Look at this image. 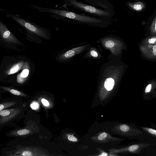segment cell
I'll return each instance as SVG.
<instances>
[{
  "label": "cell",
  "instance_id": "cell-7",
  "mask_svg": "<svg viewBox=\"0 0 156 156\" xmlns=\"http://www.w3.org/2000/svg\"><path fill=\"white\" fill-rule=\"evenodd\" d=\"M29 67L28 63L26 62H25L21 73L17 76V82L20 84L23 83L26 80L29 73Z\"/></svg>",
  "mask_w": 156,
  "mask_h": 156
},
{
  "label": "cell",
  "instance_id": "cell-22",
  "mask_svg": "<svg viewBox=\"0 0 156 156\" xmlns=\"http://www.w3.org/2000/svg\"><path fill=\"white\" fill-rule=\"evenodd\" d=\"M148 130L149 132L150 133L155 135H156V131L155 130L149 128L148 129Z\"/></svg>",
  "mask_w": 156,
  "mask_h": 156
},
{
  "label": "cell",
  "instance_id": "cell-23",
  "mask_svg": "<svg viewBox=\"0 0 156 156\" xmlns=\"http://www.w3.org/2000/svg\"><path fill=\"white\" fill-rule=\"evenodd\" d=\"M156 39L155 37L152 38L148 40V42L150 44H153L156 42Z\"/></svg>",
  "mask_w": 156,
  "mask_h": 156
},
{
  "label": "cell",
  "instance_id": "cell-10",
  "mask_svg": "<svg viewBox=\"0 0 156 156\" xmlns=\"http://www.w3.org/2000/svg\"><path fill=\"white\" fill-rule=\"evenodd\" d=\"M0 87L15 95L22 97H25L26 96V95L23 93L11 87L4 86H0Z\"/></svg>",
  "mask_w": 156,
  "mask_h": 156
},
{
  "label": "cell",
  "instance_id": "cell-14",
  "mask_svg": "<svg viewBox=\"0 0 156 156\" xmlns=\"http://www.w3.org/2000/svg\"><path fill=\"white\" fill-rule=\"evenodd\" d=\"M120 129L123 132H126L129 129V127L125 124L121 125L120 126Z\"/></svg>",
  "mask_w": 156,
  "mask_h": 156
},
{
  "label": "cell",
  "instance_id": "cell-16",
  "mask_svg": "<svg viewBox=\"0 0 156 156\" xmlns=\"http://www.w3.org/2000/svg\"><path fill=\"white\" fill-rule=\"evenodd\" d=\"M107 134L105 132L103 133L100 134L98 137L99 140H102L105 139L107 136Z\"/></svg>",
  "mask_w": 156,
  "mask_h": 156
},
{
  "label": "cell",
  "instance_id": "cell-8",
  "mask_svg": "<svg viewBox=\"0 0 156 156\" xmlns=\"http://www.w3.org/2000/svg\"><path fill=\"white\" fill-rule=\"evenodd\" d=\"M24 63V61H22L13 65L6 70V74L10 75L18 72L22 68Z\"/></svg>",
  "mask_w": 156,
  "mask_h": 156
},
{
  "label": "cell",
  "instance_id": "cell-19",
  "mask_svg": "<svg viewBox=\"0 0 156 156\" xmlns=\"http://www.w3.org/2000/svg\"><path fill=\"white\" fill-rule=\"evenodd\" d=\"M41 102L43 104L46 106H48L49 105V103L48 102L44 99H42Z\"/></svg>",
  "mask_w": 156,
  "mask_h": 156
},
{
  "label": "cell",
  "instance_id": "cell-15",
  "mask_svg": "<svg viewBox=\"0 0 156 156\" xmlns=\"http://www.w3.org/2000/svg\"><path fill=\"white\" fill-rule=\"evenodd\" d=\"M114 46V42L112 41H108L105 43V46L107 48H112Z\"/></svg>",
  "mask_w": 156,
  "mask_h": 156
},
{
  "label": "cell",
  "instance_id": "cell-6",
  "mask_svg": "<svg viewBox=\"0 0 156 156\" xmlns=\"http://www.w3.org/2000/svg\"><path fill=\"white\" fill-rule=\"evenodd\" d=\"M84 48V46H80L69 50L60 55L58 59L60 61L69 60L75 56L80 54L83 51Z\"/></svg>",
  "mask_w": 156,
  "mask_h": 156
},
{
  "label": "cell",
  "instance_id": "cell-1",
  "mask_svg": "<svg viewBox=\"0 0 156 156\" xmlns=\"http://www.w3.org/2000/svg\"><path fill=\"white\" fill-rule=\"evenodd\" d=\"M34 8L39 12L50 13L59 18H64L83 24H92L101 20L94 17L78 14L68 10L48 7L35 6Z\"/></svg>",
  "mask_w": 156,
  "mask_h": 156
},
{
  "label": "cell",
  "instance_id": "cell-20",
  "mask_svg": "<svg viewBox=\"0 0 156 156\" xmlns=\"http://www.w3.org/2000/svg\"><path fill=\"white\" fill-rule=\"evenodd\" d=\"M151 85L149 84L147 86L145 90V93L149 92L151 90Z\"/></svg>",
  "mask_w": 156,
  "mask_h": 156
},
{
  "label": "cell",
  "instance_id": "cell-13",
  "mask_svg": "<svg viewBox=\"0 0 156 156\" xmlns=\"http://www.w3.org/2000/svg\"><path fill=\"white\" fill-rule=\"evenodd\" d=\"M151 28L152 30L154 32H156V17L155 16L151 25Z\"/></svg>",
  "mask_w": 156,
  "mask_h": 156
},
{
  "label": "cell",
  "instance_id": "cell-12",
  "mask_svg": "<svg viewBox=\"0 0 156 156\" xmlns=\"http://www.w3.org/2000/svg\"><path fill=\"white\" fill-rule=\"evenodd\" d=\"M114 84V80L111 78H109L107 79L105 81L104 86L107 90L110 91L113 89Z\"/></svg>",
  "mask_w": 156,
  "mask_h": 156
},
{
  "label": "cell",
  "instance_id": "cell-2",
  "mask_svg": "<svg viewBox=\"0 0 156 156\" xmlns=\"http://www.w3.org/2000/svg\"><path fill=\"white\" fill-rule=\"evenodd\" d=\"M11 17L19 24L33 34L46 40L50 38V32L47 29L17 16H12Z\"/></svg>",
  "mask_w": 156,
  "mask_h": 156
},
{
  "label": "cell",
  "instance_id": "cell-25",
  "mask_svg": "<svg viewBox=\"0 0 156 156\" xmlns=\"http://www.w3.org/2000/svg\"><path fill=\"white\" fill-rule=\"evenodd\" d=\"M108 155V154L107 153L105 152H102L101 154H100L99 156H107Z\"/></svg>",
  "mask_w": 156,
  "mask_h": 156
},
{
  "label": "cell",
  "instance_id": "cell-3",
  "mask_svg": "<svg viewBox=\"0 0 156 156\" xmlns=\"http://www.w3.org/2000/svg\"><path fill=\"white\" fill-rule=\"evenodd\" d=\"M63 0L66 5L72 8L85 12L102 16H108L110 15L107 12L77 0Z\"/></svg>",
  "mask_w": 156,
  "mask_h": 156
},
{
  "label": "cell",
  "instance_id": "cell-21",
  "mask_svg": "<svg viewBox=\"0 0 156 156\" xmlns=\"http://www.w3.org/2000/svg\"><path fill=\"white\" fill-rule=\"evenodd\" d=\"M90 55L93 57H96L98 56L97 53L94 50H92L90 52Z\"/></svg>",
  "mask_w": 156,
  "mask_h": 156
},
{
  "label": "cell",
  "instance_id": "cell-17",
  "mask_svg": "<svg viewBox=\"0 0 156 156\" xmlns=\"http://www.w3.org/2000/svg\"><path fill=\"white\" fill-rule=\"evenodd\" d=\"M68 139L72 141L76 142L77 141V139L73 135H69L68 137Z\"/></svg>",
  "mask_w": 156,
  "mask_h": 156
},
{
  "label": "cell",
  "instance_id": "cell-5",
  "mask_svg": "<svg viewBox=\"0 0 156 156\" xmlns=\"http://www.w3.org/2000/svg\"><path fill=\"white\" fill-rule=\"evenodd\" d=\"M0 35L6 42L14 44H18L20 43L19 40L1 21H0Z\"/></svg>",
  "mask_w": 156,
  "mask_h": 156
},
{
  "label": "cell",
  "instance_id": "cell-11",
  "mask_svg": "<svg viewBox=\"0 0 156 156\" xmlns=\"http://www.w3.org/2000/svg\"><path fill=\"white\" fill-rule=\"evenodd\" d=\"M18 102L15 101H7L0 104V111L17 105Z\"/></svg>",
  "mask_w": 156,
  "mask_h": 156
},
{
  "label": "cell",
  "instance_id": "cell-4",
  "mask_svg": "<svg viewBox=\"0 0 156 156\" xmlns=\"http://www.w3.org/2000/svg\"><path fill=\"white\" fill-rule=\"evenodd\" d=\"M22 110L17 107L5 109L0 111V125L6 124L20 115Z\"/></svg>",
  "mask_w": 156,
  "mask_h": 156
},
{
  "label": "cell",
  "instance_id": "cell-9",
  "mask_svg": "<svg viewBox=\"0 0 156 156\" xmlns=\"http://www.w3.org/2000/svg\"><path fill=\"white\" fill-rule=\"evenodd\" d=\"M127 5L131 9L137 12L142 11L146 7L145 3L140 1L134 2H129Z\"/></svg>",
  "mask_w": 156,
  "mask_h": 156
},
{
  "label": "cell",
  "instance_id": "cell-24",
  "mask_svg": "<svg viewBox=\"0 0 156 156\" xmlns=\"http://www.w3.org/2000/svg\"><path fill=\"white\" fill-rule=\"evenodd\" d=\"M153 50L154 54L156 55V45H154L153 48Z\"/></svg>",
  "mask_w": 156,
  "mask_h": 156
},
{
  "label": "cell",
  "instance_id": "cell-18",
  "mask_svg": "<svg viewBox=\"0 0 156 156\" xmlns=\"http://www.w3.org/2000/svg\"><path fill=\"white\" fill-rule=\"evenodd\" d=\"M31 108L34 109H36L38 108L39 105L37 102H33L31 105Z\"/></svg>",
  "mask_w": 156,
  "mask_h": 156
}]
</instances>
